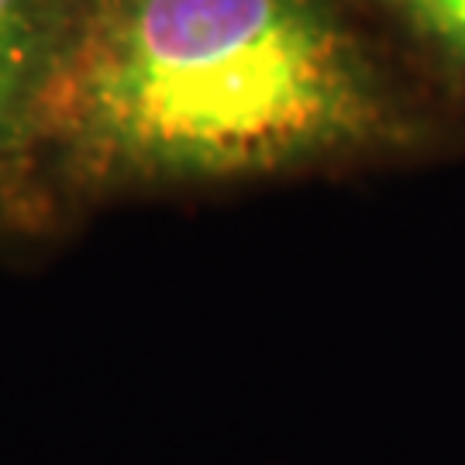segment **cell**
Returning a JSON list of instances; mask_svg holds the SVG:
<instances>
[{"label": "cell", "instance_id": "obj_1", "mask_svg": "<svg viewBox=\"0 0 465 465\" xmlns=\"http://www.w3.org/2000/svg\"><path fill=\"white\" fill-rule=\"evenodd\" d=\"M400 138V104L345 0H55L32 111L49 221Z\"/></svg>", "mask_w": 465, "mask_h": 465}, {"label": "cell", "instance_id": "obj_2", "mask_svg": "<svg viewBox=\"0 0 465 465\" xmlns=\"http://www.w3.org/2000/svg\"><path fill=\"white\" fill-rule=\"evenodd\" d=\"M55 0H0V228L45 224L35 190L32 111Z\"/></svg>", "mask_w": 465, "mask_h": 465}, {"label": "cell", "instance_id": "obj_3", "mask_svg": "<svg viewBox=\"0 0 465 465\" xmlns=\"http://www.w3.org/2000/svg\"><path fill=\"white\" fill-rule=\"evenodd\" d=\"M428 45L465 66V0H382Z\"/></svg>", "mask_w": 465, "mask_h": 465}]
</instances>
